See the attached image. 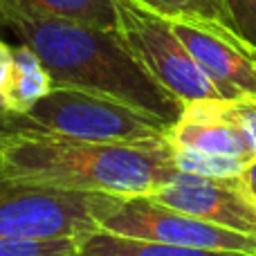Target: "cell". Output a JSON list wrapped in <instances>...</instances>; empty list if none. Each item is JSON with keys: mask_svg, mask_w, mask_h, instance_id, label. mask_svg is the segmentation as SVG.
<instances>
[{"mask_svg": "<svg viewBox=\"0 0 256 256\" xmlns=\"http://www.w3.org/2000/svg\"><path fill=\"white\" fill-rule=\"evenodd\" d=\"M14 72V48L0 40V97L4 94Z\"/></svg>", "mask_w": 256, "mask_h": 256, "instance_id": "cell-18", "label": "cell"}, {"mask_svg": "<svg viewBox=\"0 0 256 256\" xmlns=\"http://www.w3.org/2000/svg\"><path fill=\"white\" fill-rule=\"evenodd\" d=\"M135 2L144 4L148 9H155V12L164 14L168 18H191L194 20V14H191L189 4L184 0H135Z\"/></svg>", "mask_w": 256, "mask_h": 256, "instance_id": "cell-17", "label": "cell"}, {"mask_svg": "<svg viewBox=\"0 0 256 256\" xmlns=\"http://www.w3.org/2000/svg\"><path fill=\"white\" fill-rule=\"evenodd\" d=\"M238 180H240V184H243L245 194H248L250 198H252V202L256 204V158H252L248 162V166L243 168Z\"/></svg>", "mask_w": 256, "mask_h": 256, "instance_id": "cell-19", "label": "cell"}, {"mask_svg": "<svg viewBox=\"0 0 256 256\" xmlns=\"http://www.w3.org/2000/svg\"><path fill=\"white\" fill-rule=\"evenodd\" d=\"M99 230L180 248L256 254V236L238 234L214 222L200 220L180 209L158 202L150 196L120 198L102 218Z\"/></svg>", "mask_w": 256, "mask_h": 256, "instance_id": "cell-7", "label": "cell"}, {"mask_svg": "<svg viewBox=\"0 0 256 256\" xmlns=\"http://www.w3.org/2000/svg\"><path fill=\"white\" fill-rule=\"evenodd\" d=\"M234 34L256 50V0H225Z\"/></svg>", "mask_w": 256, "mask_h": 256, "instance_id": "cell-14", "label": "cell"}, {"mask_svg": "<svg viewBox=\"0 0 256 256\" xmlns=\"http://www.w3.org/2000/svg\"><path fill=\"white\" fill-rule=\"evenodd\" d=\"M180 171L166 135L146 142H86L0 126V178L56 189L153 196Z\"/></svg>", "mask_w": 256, "mask_h": 256, "instance_id": "cell-1", "label": "cell"}, {"mask_svg": "<svg viewBox=\"0 0 256 256\" xmlns=\"http://www.w3.org/2000/svg\"><path fill=\"white\" fill-rule=\"evenodd\" d=\"M0 22L12 27L20 43L38 54L54 86H70L120 99L168 124L184 108V104L142 68L117 30L34 16L2 0Z\"/></svg>", "mask_w": 256, "mask_h": 256, "instance_id": "cell-2", "label": "cell"}, {"mask_svg": "<svg viewBox=\"0 0 256 256\" xmlns=\"http://www.w3.org/2000/svg\"><path fill=\"white\" fill-rule=\"evenodd\" d=\"M117 34L146 72L178 102L218 99L220 92L178 38L171 18L135 0H115ZM222 99V97H220Z\"/></svg>", "mask_w": 256, "mask_h": 256, "instance_id": "cell-5", "label": "cell"}, {"mask_svg": "<svg viewBox=\"0 0 256 256\" xmlns=\"http://www.w3.org/2000/svg\"><path fill=\"white\" fill-rule=\"evenodd\" d=\"M150 198L200 220L214 222L238 234L256 236V204L245 194L238 176L209 178L178 171Z\"/></svg>", "mask_w": 256, "mask_h": 256, "instance_id": "cell-9", "label": "cell"}, {"mask_svg": "<svg viewBox=\"0 0 256 256\" xmlns=\"http://www.w3.org/2000/svg\"><path fill=\"white\" fill-rule=\"evenodd\" d=\"M189 4L194 20H204V22H218L232 30L230 22V14H227L225 0H184ZM234 32V30H232Z\"/></svg>", "mask_w": 256, "mask_h": 256, "instance_id": "cell-16", "label": "cell"}, {"mask_svg": "<svg viewBox=\"0 0 256 256\" xmlns=\"http://www.w3.org/2000/svg\"><path fill=\"white\" fill-rule=\"evenodd\" d=\"M227 112H230L232 122L240 128L252 153L256 155V97L243 94L236 99H227Z\"/></svg>", "mask_w": 256, "mask_h": 256, "instance_id": "cell-15", "label": "cell"}, {"mask_svg": "<svg viewBox=\"0 0 256 256\" xmlns=\"http://www.w3.org/2000/svg\"><path fill=\"white\" fill-rule=\"evenodd\" d=\"M7 117H9V115H7V112H4V110H2V108H0V126H2L4 122H7Z\"/></svg>", "mask_w": 256, "mask_h": 256, "instance_id": "cell-20", "label": "cell"}, {"mask_svg": "<svg viewBox=\"0 0 256 256\" xmlns=\"http://www.w3.org/2000/svg\"><path fill=\"white\" fill-rule=\"evenodd\" d=\"M54 88L52 74L38 54L30 45L20 43L14 50V72L4 94L0 97V108L9 117H20L30 108H34L50 90Z\"/></svg>", "mask_w": 256, "mask_h": 256, "instance_id": "cell-10", "label": "cell"}, {"mask_svg": "<svg viewBox=\"0 0 256 256\" xmlns=\"http://www.w3.org/2000/svg\"><path fill=\"white\" fill-rule=\"evenodd\" d=\"M171 25L222 99L256 97V50L238 34L218 22L191 18H171Z\"/></svg>", "mask_w": 256, "mask_h": 256, "instance_id": "cell-8", "label": "cell"}, {"mask_svg": "<svg viewBox=\"0 0 256 256\" xmlns=\"http://www.w3.org/2000/svg\"><path fill=\"white\" fill-rule=\"evenodd\" d=\"M166 140L180 171L209 178L240 176L256 155L227 112V99H198L184 104L168 126Z\"/></svg>", "mask_w": 256, "mask_h": 256, "instance_id": "cell-6", "label": "cell"}, {"mask_svg": "<svg viewBox=\"0 0 256 256\" xmlns=\"http://www.w3.org/2000/svg\"><path fill=\"white\" fill-rule=\"evenodd\" d=\"M2 126H22L86 142H146L166 135L168 122L88 90L54 86L34 108L7 117Z\"/></svg>", "mask_w": 256, "mask_h": 256, "instance_id": "cell-3", "label": "cell"}, {"mask_svg": "<svg viewBox=\"0 0 256 256\" xmlns=\"http://www.w3.org/2000/svg\"><path fill=\"white\" fill-rule=\"evenodd\" d=\"M76 238L18 240L0 238V256H76Z\"/></svg>", "mask_w": 256, "mask_h": 256, "instance_id": "cell-13", "label": "cell"}, {"mask_svg": "<svg viewBox=\"0 0 256 256\" xmlns=\"http://www.w3.org/2000/svg\"><path fill=\"white\" fill-rule=\"evenodd\" d=\"M117 196L86 194L0 178V238H81L117 202Z\"/></svg>", "mask_w": 256, "mask_h": 256, "instance_id": "cell-4", "label": "cell"}, {"mask_svg": "<svg viewBox=\"0 0 256 256\" xmlns=\"http://www.w3.org/2000/svg\"><path fill=\"white\" fill-rule=\"evenodd\" d=\"M27 14L72 20L102 30H117L115 0H2Z\"/></svg>", "mask_w": 256, "mask_h": 256, "instance_id": "cell-12", "label": "cell"}, {"mask_svg": "<svg viewBox=\"0 0 256 256\" xmlns=\"http://www.w3.org/2000/svg\"><path fill=\"white\" fill-rule=\"evenodd\" d=\"M76 256H256L250 252H218V250H194L180 245L158 243V240L132 238L112 234L106 230H94L76 238Z\"/></svg>", "mask_w": 256, "mask_h": 256, "instance_id": "cell-11", "label": "cell"}]
</instances>
